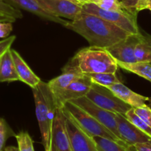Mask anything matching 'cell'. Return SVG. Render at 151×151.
Here are the masks:
<instances>
[{
    "instance_id": "4dcf8cb0",
    "label": "cell",
    "mask_w": 151,
    "mask_h": 151,
    "mask_svg": "<svg viewBox=\"0 0 151 151\" xmlns=\"http://www.w3.org/2000/svg\"><path fill=\"white\" fill-rule=\"evenodd\" d=\"M11 22H0V38H5L9 36L13 30Z\"/></svg>"
},
{
    "instance_id": "cb8c5ba5",
    "label": "cell",
    "mask_w": 151,
    "mask_h": 151,
    "mask_svg": "<svg viewBox=\"0 0 151 151\" xmlns=\"http://www.w3.org/2000/svg\"><path fill=\"white\" fill-rule=\"evenodd\" d=\"M15 137L17 141L19 151H35L33 140L28 132L21 131L16 134Z\"/></svg>"
},
{
    "instance_id": "74e56055",
    "label": "cell",
    "mask_w": 151,
    "mask_h": 151,
    "mask_svg": "<svg viewBox=\"0 0 151 151\" xmlns=\"http://www.w3.org/2000/svg\"><path fill=\"white\" fill-rule=\"evenodd\" d=\"M147 9L151 11V0L149 1V3H148V5H147Z\"/></svg>"
},
{
    "instance_id": "5bb4252c",
    "label": "cell",
    "mask_w": 151,
    "mask_h": 151,
    "mask_svg": "<svg viewBox=\"0 0 151 151\" xmlns=\"http://www.w3.org/2000/svg\"><path fill=\"white\" fill-rule=\"evenodd\" d=\"M83 74L69 61L62 69V73L56 78L50 80L47 84L53 94H56L65 89L73 81H76Z\"/></svg>"
},
{
    "instance_id": "d4e9b609",
    "label": "cell",
    "mask_w": 151,
    "mask_h": 151,
    "mask_svg": "<svg viewBox=\"0 0 151 151\" xmlns=\"http://www.w3.org/2000/svg\"><path fill=\"white\" fill-rule=\"evenodd\" d=\"M16 134L10 128L6 120L3 118H0V151H3L4 149V145L7 139L13 137Z\"/></svg>"
},
{
    "instance_id": "f546056e",
    "label": "cell",
    "mask_w": 151,
    "mask_h": 151,
    "mask_svg": "<svg viewBox=\"0 0 151 151\" xmlns=\"http://www.w3.org/2000/svg\"><path fill=\"white\" fill-rule=\"evenodd\" d=\"M16 38V35H10L4 38V40L0 41V59L7 50H10Z\"/></svg>"
},
{
    "instance_id": "8d00e7d4",
    "label": "cell",
    "mask_w": 151,
    "mask_h": 151,
    "mask_svg": "<svg viewBox=\"0 0 151 151\" xmlns=\"http://www.w3.org/2000/svg\"><path fill=\"white\" fill-rule=\"evenodd\" d=\"M76 1H77L79 4H81L82 5V4H86V3H89L90 1V0H76Z\"/></svg>"
},
{
    "instance_id": "277c9868",
    "label": "cell",
    "mask_w": 151,
    "mask_h": 151,
    "mask_svg": "<svg viewBox=\"0 0 151 151\" xmlns=\"http://www.w3.org/2000/svg\"><path fill=\"white\" fill-rule=\"evenodd\" d=\"M62 109L66 111L77 125L90 137H101L116 142H122L91 115L74 103L68 102Z\"/></svg>"
},
{
    "instance_id": "9c48e42d",
    "label": "cell",
    "mask_w": 151,
    "mask_h": 151,
    "mask_svg": "<svg viewBox=\"0 0 151 151\" xmlns=\"http://www.w3.org/2000/svg\"><path fill=\"white\" fill-rule=\"evenodd\" d=\"M46 12L73 21L82 12V5L71 0H35Z\"/></svg>"
},
{
    "instance_id": "d590c367",
    "label": "cell",
    "mask_w": 151,
    "mask_h": 151,
    "mask_svg": "<svg viewBox=\"0 0 151 151\" xmlns=\"http://www.w3.org/2000/svg\"><path fill=\"white\" fill-rule=\"evenodd\" d=\"M4 151H19V147H14V146H7L4 149Z\"/></svg>"
},
{
    "instance_id": "ac0fdd59",
    "label": "cell",
    "mask_w": 151,
    "mask_h": 151,
    "mask_svg": "<svg viewBox=\"0 0 151 151\" xmlns=\"http://www.w3.org/2000/svg\"><path fill=\"white\" fill-rule=\"evenodd\" d=\"M13 81H20V80L10 49L0 59V83Z\"/></svg>"
},
{
    "instance_id": "603a6c76",
    "label": "cell",
    "mask_w": 151,
    "mask_h": 151,
    "mask_svg": "<svg viewBox=\"0 0 151 151\" xmlns=\"http://www.w3.org/2000/svg\"><path fill=\"white\" fill-rule=\"evenodd\" d=\"M124 116L128 121H130L133 125H134L136 128L140 129L145 134L151 137V128L148 125H147L134 111V109L131 108L129 111H127Z\"/></svg>"
},
{
    "instance_id": "6da1fadb",
    "label": "cell",
    "mask_w": 151,
    "mask_h": 151,
    "mask_svg": "<svg viewBox=\"0 0 151 151\" xmlns=\"http://www.w3.org/2000/svg\"><path fill=\"white\" fill-rule=\"evenodd\" d=\"M65 27L85 38L90 46L105 49L130 35L113 24L83 10L76 19L68 22Z\"/></svg>"
},
{
    "instance_id": "8fae6325",
    "label": "cell",
    "mask_w": 151,
    "mask_h": 151,
    "mask_svg": "<svg viewBox=\"0 0 151 151\" xmlns=\"http://www.w3.org/2000/svg\"><path fill=\"white\" fill-rule=\"evenodd\" d=\"M142 34H130L119 42L108 47L106 50L116 61L123 63L136 62L134 51L136 45L142 40Z\"/></svg>"
},
{
    "instance_id": "7402d4cb",
    "label": "cell",
    "mask_w": 151,
    "mask_h": 151,
    "mask_svg": "<svg viewBox=\"0 0 151 151\" xmlns=\"http://www.w3.org/2000/svg\"><path fill=\"white\" fill-rule=\"evenodd\" d=\"M136 62L151 63V50L146 44L142 35V40L136 45L134 51Z\"/></svg>"
},
{
    "instance_id": "9a60e30c",
    "label": "cell",
    "mask_w": 151,
    "mask_h": 151,
    "mask_svg": "<svg viewBox=\"0 0 151 151\" xmlns=\"http://www.w3.org/2000/svg\"><path fill=\"white\" fill-rule=\"evenodd\" d=\"M117 97L132 108H139L146 104L149 97H144L132 91L121 82L107 87Z\"/></svg>"
},
{
    "instance_id": "52a82bcc",
    "label": "cell",
    "mask_w": 151,
    "mask_h": 151,
    "mask_svg": "<svg viewBox=\"0 0 151 151\" xmlns=\"http://www.w3.org/2000/svg\"><path fill=\"white\" fill-rule=\"evenodd\" d=\"M62 111L65 116V123L71 151H98L93 137L86 134L66 111L63 109Z\"/></svg>"
},
{
    "instance_id": "ba28073f",
    "label": "cell",
    "mask_w": 151,
    "mask_h": 151,
    "mask_svg": "<svg viewBox=\"0 0 151 151\" xmlns=\"http://www.w3.org/2000/svg\"><path fill=\"white\" fill-rule=\"evenodd\" d=\"M69 102L74 103L78 107L82 109L83 110L85 111L86 112H87L89 114H90L93 118H95L98 122H99L104 126L106 127L114 135L116 136L120 140H121L120 138L119 134H118V128H117L116 122H115V116L116 114L99 107L86 97L76 99V100H71Z\"/></svg>"
},
{
    "instance_id": "484cf974",
    "label": "cell",
    "mask_w": 151,
    "mask_h": 151,
    "mask_svg": "<svg viewBox=\"0 0 151 151\" xmlns=\"http://www.w3.org/2000/svg\"><path fill=\"white\" fill-rule=\"evenodd\" d=\"M90 2L96 4V6L104 10H125L123 8L119 0H90Z\"/></svg>"
},
{
    "instance_id": "4316f807",
    "label": "cell",
    "mask_w": 151,
    "mask_h": 151,
    "mask_svg": "<svg viewBox=\"0 0 151 151\" xmlns=\"http://www.w3.org/2000/svg\"><path fill=\"white\" fill-rule=\"evenodd\" d=\"M0 15L10 16L16 19H22L23 17V14L20 10L5 2L4 0H0Z\"/></svg>"
},
{
    "instance_id": "ffe728a7",
    "label": "cell",
    "mask_w": 151,
    "mask_h": 151,
    "mask_svg": "<svg viewBox=\"0 0 151 151\" xmlns=\"http://www.w3.org/2000/svg\"><path fill=\"white\" fill-rule=\"evenodd\" d=\"M98 151H130L128 145L122 142H116L101 137H93Z\"/></svg>"
},
{
    "instance_id": "2e32d148",
    "label": "cell",
    "mask_w": 151,
    "mask_h": 151,
    "mask_svg": "<svg viewBox=\"0 0 151 151\" xmlns=\"http://www.w3.org/2000/svg\"><path fill=\"white\" fill-rule=\"evenodd\" d=\"M10 51L20 81L26 83L31 88L36 86L41 81V79L31 70L18 52L12 49H10Z\"/></svg>"
},
{
    "instance_id": "7c38bea8",
    "label": "cell",
    "mask_w": 151,
    "mask_h": 151,
    "mask_svg": "<svg viewBox=\"0 0 151 151\" xmlns=\"http://www.w3.org/2000/svg\"><path fill=\"white\" fill-rule=\"evenodd\" d=\"M115 122L121 139L128 146L151 142V137L136 128L124 115L116 114Z\"/></svg>"
},
{
    "instance_id": "83f0119b",
    "label": "cell",
    "mask_w": 151,
    "mask_h": 151,
    "mask_svg": "<svg viewBox=\"0 0 151 151\" xmlns=\"http://www.w3.org/2000/svg\"><path fill=\"white\" fill-rule=\"evenodd\" d=\"M134 111L147 125L151 128V109L146 104L139 108H133Z\"/></svg>"
},
{
    "instance_id": "e0dca14e",
    "label": "cell",
    "mask_w": 151,
    "mask_h": 151,
    "mask_svg": "<svg viewBox=\"0 0 151 151\" xmlns=\"http://www.w3.org/2000/svg\"><path fill=\"white\" fill-rule=\"evenodd\" d=\"M10 1H11L14 4H17L18 6L22 7L24 10L30 12V13L36 15L38 17L41 18V19L62 24L65 27L68 24L69 22H68V21L64 20L62 18L58 17V16H54V15L43 10L35 0H10Z\"/></svg>"
},
{
    "instance_id": "8992f818",
    "label": "cell",
    "mask_w": 151,
    "mask_h": 151,
    "mask_svg": "<svg viewBox=\"0 0 151 151\" xmlns=\"http://www.w3.org/2000/svg\"><path fill=\"white\" fill-rule=\"evenodd\" d=\"M85 97L99 107L124 116L132 108L117 97L107 87L93 83Z\"/></svg>"
},
{
    "instance_id": "836d02e7",
    "label": "cell",
    "mask_w": 151,
    "mask_h": 151,
    "mask_svg": "<svg viewBox=\"0 0 151 151\" xmlns=\"http://www.w3.org/2000/svg\"><path fill=\"white\" fill-rule=\"evenodd\" d=\"M16 19L13 17H10V16H4V15H0V22H16Z\"/></svg>"
},
{
    "instance_id": "f1b7e54d",
    "label": "cell",
    "mask_w": 151,
    "mask_h": 151,
    "mask_svg": "<svg viewBox=\"0 0 151 151\" xmlns=\"http://www.w3.org/2000/svg\"><path fill=\"white\" fill-rule=\"evenodd\" d=\"M119 1L124 10L132 14L137 16V13H139L137 11V6L139 0H119Z\"/></svg>"
},
{
    "instance_id": "44dd1931",
    "label": "cell",
    "mask_w": 151,
    "mask_h": 151,
    "mask_svg": "<svg viewBox=\"0 0 151 151\" xmlns=\"http://www.w3.org/2000/svg\"><path fill=\"white\" fill-rule=\"evenodd\" d=\"M93 83L105 87H109L114 83L121 82L117 77L116 73H91L87 74Z\"/></svg>"
},
{
    "instance_id": "d6a6232c",
    "label": "cell",
    "mask_w": 151,
    "mask_h": 151,
    "mask_svg": "<svg viewBox=\"0 0 151 151\" xmlns=\"http://www.w3.org/2000/svg\"><path fill=\"white\" fill-rule=\"evenodd\" d=\"M150 0H139V4L137 6V11L139 12L141 10H143L147 9V7L148 5V3Z\"/></svg>"
},
{
    "instance_id": "60d3db41",
    "label": "cell",
    "mask_w": 151,
    "mask_h": 151,
    "mask_svg": "<svg viewBox=\"0 0 151 151\" xmlns=\"http://www.w3.org/2000/svg\"><path fill=\"white\" fill-rule=\"evenodd\" d=\"M71 1H76V2H78V1H76V0H71Z\"/></svg>"
},
{
    "instance_id": "3957f363",
    "label": "cell",
    "mask_w": 151,
    "mask_h": 151,
    "mask_svg": "<svg viewBox=\"0 0 151 151\" xmlns=\"http://www.w3.org/2000/svg\"><path fill=\"white\" fill-rule=\"evenodd\" d=\"M83 75L91 73H116V60L105 48L90 46L80 50L70 60Z\"/></svg>"
},
{
    "instance_id": "ab89813d",
    "label": "cell",
    "mask_w": 151,
    "mask_h": 151,
    "mask_svg": "<svg viewBox=\"0 0 151 151\" xmlns=\"http://www.w3.org/2000/svg\"><path fill=\"white\" fill-rule=\"evenodd\" d=\"M148 102L150 103V104H151V97H149V98H148Z\"/></svg>"
},
{
    "instance_id": "f35d334b",
    "label": "cell",
    "mask_w": 151,
    "mask_h": 151,
    "mask_svg": "<svg viewBox=\"0 0 151 151\" xmlns=\"http://www.w3.org/2000/svg\"><path fill=\"white\" fill-rule=\"evenodd\" d=\"M128 148H129V150H130V151H136V150H135L134 147H133V146H128Z\"/></svg>"
},
{
    "instance_id": "1f68e13d",
    "label": "cell",
    "mask_w": 151,
    "mask_h": 151,
    "mask_svg": "<svg viewBox=\"0 0 151 151\" xmlns=\"http://www.w3.org/2000/svg\"><path fill=\"white\" fill-rule=\"evenodd\" d=\"M136 151H151V142L139 143L133 146Z\"/></svg>"
},
{
    "instance_id": "7a4b0ae2",
    "label": "cell",
    "mask_w": 151,
    "mask_h": 151,
    "mask_svg": "<svg viewBox=\"0 0 151 151\" xmlns=\"http://www.w3.org/2000/svg\"><path fill=\"white\" fill-rule=\"evenodd\" d=\"M32 89L41 142L44 151H50L53 120L59 108L47 83L41 81Z\"/></svg>"
},
{
    "instance_id": "e575fe53",
    "label": "cell",
    "mask_w": 151,
    "mask_h": 151,
    "mask_svg": "<svg viewBox=\"0 0 151 151\" xmlns=\"http://www.w3.org/2000/svg\"><path fill=\"white\" fill-rule=\"evenodd\" d=\"M143 38L144 41L146 42V44H147V46L149 47V48L151 50V35L146 34V35H143ZM151 64V63H150Z\"/></svg>"
},
{
    "instance_id": "4fadbf2b",
    "label": "cell",
    "mask_w": 151,
    "mask_h": 151,
    "mask_svg": "<svg viewBox=\"0 0 151 151\" xmlns=\"http://www.w3.org/2000/svg\"><path fill=\"white\" fill-rule=\"evenodd\" d=\"M50 151H71L70 143L62 109H58L53 123Z\"/></svg>"
},
{
    "instance_id": "d6986e66",
    "label": "cell",
    "mask_w": 151,
    "mask_h": 151,
    "mask_svg": "<svg viewBox=\"0 0 151 151\" xmlns=\"http://www.w3.org/2000/svg\"><path fill=\"white\" fill-rule=\"evenodd\" d=\"M118 68L123 70L132 72L151 82V64L150 63L135 62V63H123L116 61Z\"/></svg>"
},
{
    "instance_id": "30bf717a",
    "label": "cell",
    "mask_w": 151,
    "mask_h": 151,
    "mask_svg": "<svg viewBox=\"0 0 151 151\" xmlns=\"http://www.w3.org/2000/svg\"><path fill=\"white\" fill-rule=\"evenodd\" d=\"M92 84L93 82L87 75H83L79 78L73 81L65 89L54 94L58 108L62 109L64 105L68 102L85 97Z\"/></svg>"
},
{
    "instance_id": "5b68a950",
    "label": "cell",
    "mask_w": 151,
    "mask_h": 151,
    "mask_svg": "<svg viewBox=\"0 0 151 151\" xmlns=\"http://www.w3.org/2000/svg\"><path fill=\"white\" fill-rule=\"evenodd\" d=\"M82 10L90 14L96 15L130 34L139 33L136 15L126 10H107L100 8L93 3L82 4Z\"/></svg>"
}]
</instances>
